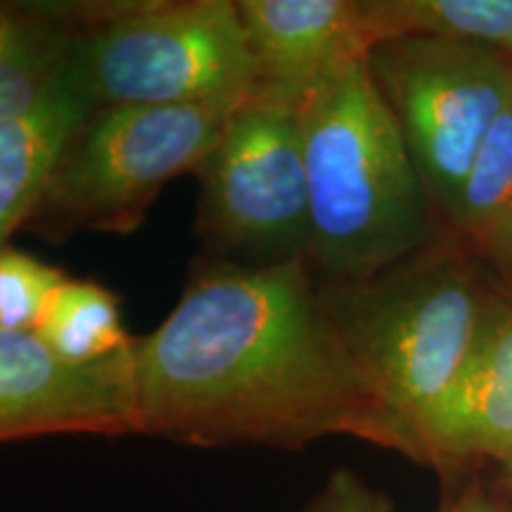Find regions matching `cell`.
Instances as JSON below:
<instances>
[{
	"label": "cell",
	"mask_w": 512,
	"mask_h": 512,
	"mask_svg": "<svg viewBox=\"0 0 512 512\" xmlns=\"http://www.w3.org/2000/svg\"><path fill=\"white\" fill-rule=\"evenodd\" d=\"M240 102L93 110L57 159L27 226L48 240L76 230L133 233L166 183L200 176Z\"/></svg>",
	"instance_id": "5b68a950"
},
{
	"label": "cell",
	"mask_w": 512,
	"mask_h": 512,
	"mask_svg": "<svg viewBox=\"0 0 512 512\" xmlns=\"http://www.w3.org/2000/svg\"><path fill=\"white\" fill-rule=\"evenodd\" d=\"M309 261L318 285H356L444 233L368 55L304 95Z\"/></svg>",
	"instance_id": "7a4b0ae2"
},
{
	"label": "cell",
	"mask_w": 512,
	"mask_h": 512,
	"mask_svg": "<svg viewBox=\"0 0 512 512\" xmlns=\"http://www.w3.org/2000/svg\"><path fill=\"white\" fill-rule=\"evenodd\" d=\"M489 271L494 273V278L498 280V285H501L503 290L512 297V254L503 256V259L496 261V264H491Z\"/></svg>",
	"instance_id": "d6986e66"
},
{
	"label": "cell",
	"mask_w": 512,
	"mask_h": 512,
	"mask_svg": "<svg viewBox=\"0 0 512 512\" xmlns=\"http://www.w3.org/2000/svg\"><path fill=\"white\" fill-rule=\"evenodd\" d=\"M64 366H95L131 347L119 297L95 280L64 278L48 297L34 332Z\"/></svg>",
	"instance_id": "5bb4252c"
},
{
	"label": "cell",
	"mask_w": 512,
	"mask_h": 512,
	"mask_svg": "<svg viewBox=\"0 0 512 512\" xmlns=\"http://www.w3.org/2000/svg\"><path fill=\"white\" fill-rule=\"evenodd\" d=\"M439 512H512V505L491 496L479 482H472L441 505Z\"/></svg>",
	"instance_id": "ac0fdd59"
},
{
	"label": "cell",
	"mask_w": 512,
	"mask_h": 512,
	"mask_svg": "<svg viewBox=\"0 0 512 512\" xmlns=\"http://www.w3.org/2000/svg\"><path fill=\"white\" fill-rule=\"evenodd\" d=\"M446 228L486 266L512 254V100L479 147Z\"/></svg>",
	"instance_id": "4fadbf2b"
},
{
	"label": "cell",
	"mask_w": 512,
	"mask_h": 512,
	"mask_svg": "<svg viewBox=\"0 0 512 512\" xmlns=\"http://www.w3.org/2000/svg\"><path fill=\"white\" fill-rule=\"evenodd\" d=\"M74 3H0V124L50 98L72 64Z\"/></svg>",
	"instance_id": "8fae6325"
},
{
	"label": "cell",
	"mask_w": 512,
	"mask_h": 512,
	"mask_svg": "<svg viewBox=\"0 0 512 512\" xmlns=\"http://www.w3.org/2000/svg\"><path fill=\"white\" fill-rule=\"evenodd\" d=\"M494 273L444 230L356 285H318L394 432V451L425 465V437L463 370Z\"/></svg>",
	"instance_id": "3957f363"
},
{
	"label": "cell",
	"mask_w": 512,
	"mask_h": 512,
	"mask_svg": "<svg viewBox=\"0 0 512 512\" xmlns=\"http://www.w3.org/2000/svg\"><path fill=\"white\" fill-rule=\"evenodd\" d=\"M498 467H501V482L505 486V491L512 494V453Z\"/></svg>",
	"instance_id": "ffe728a7"
},
{
	"label": "cell",
	"mask_w": 512,
	"mask_h": 512,
	"mask_svg": "<svg viewBox=\"0 0 512 512\" xmlns=\"http://www.w3.org/2000/svg\"><path fill=\"white\" fill-rule=\"evenodd\" d=\"M67 278L22 249L0 247V330L34 332L48 297Z\"/></svg>",
	"instance_id": "2e32d148"
},
{
	"label": "cell",
	"mask_w": 512,
	"mask_h": 512,
	"mask_svg": "<svg viewBox=\"0 0 512 512\" xmlns=\"http://www.w3.org/2000/svg\"><path fill=\"white\" fill-rule=\"evenodd\" d=\"M136 434L197 448L302 451L394 432L320 297L309 261L204 259L155 332L128 347Z\"/></svg>",
	"instance_id": "6da1fadb"
},
{
	"label": "cell",
	"mask_w": 512,
	"mask_h": 512,
	"mask_svg": "<svg viewBox=\"0 0 512 512\" xmlns=\"http://www.w3.org/2000/svg\"><path fill=\"white\" fill-rule=\"evenodd\" d=\"M302 102V95L256 86L230 114L200 171L197 230L211 259L254 268L306 259Z\"/></svg>",
	"instance_id": "8992f818"
},
{
	"label": "cell",
	"mask_w": 512,
	"mask_h": 512,
	"mask_svg": "<svg viewBox=\"0 0 512 512\" xmlns=\"http://www.w3.org/2000/svg\"><path fill=\"white\" fill-rule=\"evenodd\" d=\"M259 86L304 95L375 46L363 0H238Z\"/></svg>",
	"instance_id": "30bf717a"
},
{
	"label": "cell",
	"mask_w": 512,
	"mask_h": 512,
	"mask_svg": "<svg viewBox=\"0 0 512 512\" xmlns=\"http://www.w3.org/2000/svg\"><path fill=\"white\" fill-rule=\"evenodd\" d=\"M368 64L446 226L479 147L512 100V60L479 43L408 36L375 43Z\"/></svg>",
	"instance_id": "52a82bcc"
},
{
	"label": "cell",
	"mask_w": 512,
	"mask_h": 512,
	"mask_svg": "<svg viewBox=\"0 0 512 512\" xmlns=\"http://www.w3.org/2000/svg\"><path fill=\"white\" fill-rule=\"evenodd\" d=\"M67 76L93 110L238 102L259 86L238 0L74 3Z\"/></svg>",
	"instance_id": "277c9868"
},
{
	"label": "cell",
	"mask_w": 512,
	"mask_h": 512,
	"mask_svg": "<svg viewBox=\"0 0 512 512\" xmlns=\"http://www.w3.org/2000/svg\"><path fill=\"white\" fill-rule=\"evenodd\" d=\"M302 512H396V508L387 494L356 472L339 467L325 479Z\"/></svg>",
	"instance_id": "e0dca14e"
},
{
	"label": "cell",
	"mask_w": 512,
	"mask_h": 512,
	"mask_svg": "<svg viewBox=\"0 0 512 512\" xmlns=\"http://www.w3.org/2000/svg\"><path fill=\"white\" fill-rule=\"evenodd\" d=\"M373 43L448 38L501 50L512 60V0H363Z\"/></svg>",
	"instance_id": "9a60e30c"
},
{
	"label": "cell",
	"mask_w": 512,
	"mask_h": 512,
	"mask_svg": "<svg viewBox=\"0 0 512 512\" xmlns=\"http://www.w3.org/2000/svg\"><path fill=\"white\" fill-rule=\"evenodd\" d=\"M91 112V102L64 76L41 107L0 124V247L27 226L57 159Z\"/></svg>",
	"instance_id": "7c38bea8"
},
{
	"label": "cell",
	"mask_w": 512,
	"mask_h": 512,
	"mask_svg": "<svg viewBox=\"0 0 512 512\" xmlns=\"http://www.w3.org/2000/svg\"><path fill=\"white\" fill-rule=\"evenodd\" d=\"M126 434H136L128 349L76 368L50 356L31 332L0 330V446Z\"/></svg>",
	"instance_id": "ba28073f"
},
{
	"label": "cell",
	"mask_w": 512,
	"mask_h": 512,
	"mask_svg": "<svg viewBox=\"0 0 512 512\" xmlns=\"http://www.w3.org/2000/svg\"><path fill=\"white\" fill-rule=\"evenodd\" d=\"M512 453V297L494 278L456 384L425 437V467L456 477Z\"/></svg>",
	"instance_id": "9c48e42d"
}]
</instances>
